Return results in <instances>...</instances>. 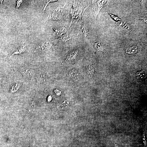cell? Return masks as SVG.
<instances>
[{"mask_svg":"<svg viewBox=\"0 0 147 147\" xmlns=\"http://www.w3.org/2000/svg\"><path fill=\"white\" fill-rule=\"evenodd\" d=\"M74 3L71 11V20L70 24V27L72 24L77 23L78 20L81 18L85 10L88 7L83 6L78 1Z\"/></svg>","mask_w":147,"mask_h":147,"instance_id":"obj_1","label":"cell"},{"mask_svg":"<svg viewBox=\"0 0 147 147\" xmlns=\"http://www.w3.org/2000/svg\"><path fill=\"white\" fill-rule=\"evenodd\" d=\"M19 71L25 79L32 80L35 77L36 72L34 69L29 67L22 66L19 68Z\"/></svg>","mask_w":147,"mask_h":147,"instance_id":"obj_2","label":"cell"},{"mask_svg":"<svg viewBox=\"0 0 147 147\" xmlns=\"http://www.w3.org/2000/svg\"><path fill=\"white\" fill-rule=\"evenodd\" d=\"M65 9L63 7H57L53 12L50 18L54 20H59L62 19L65 14Z\"/></svg>","mask_w":147,"mask_h":147,"instance_id":"obj_3","label":"cell"},{"mask_svg":"<svg viewBox=\"0 0 147 147\" xmlns=\"http://www.w3.org/2000/svg\"><path fill=\"white\" fill-rule=\"evenodd\" d=\"M52 45V44L50 42H45L37 47L35 50L34 52L48 51L51 48Z\"/></svg>","mask_w":147,"mask_h":147,"instance_id":"obj_4","label":"cell"},{"mask_svg":"<svg viewBox=\"0 0 147 147\" xmlns=\"http://www.w3.org/2000/svg\"><path fill=\"white\" fill-rule=\"evenodd\" d=\"M35 78L38 82H45L47 79L46 74L41 71H38L36 72Z\"/></svg>","mask_w":147,"mask_h":147,"instance_id":"obj_5","label":"cell"},{"mask_svg":"<svg viewBox=\"0 0 147 147\" xmlns=\"http://www.w3.org/2000/svg\"><path fill=\"white\" fill-rule=\"evenodd\" d=\"M79 52V50L78 49L73 50L66 57L65 61L66 62H68L74 59L78 55Z\"/></svg>","mask_w":147,"mask_h":147,"instance_id":"obj_6","label":"cell"},{"mask_svg":"<svg viewBox=\"0 0 147 147\" xmlns=\"http://www.w3.org/2000/svg\"><path fill=\"white\" fill-rule=\"evenodd\" d=\"M54 32V36L56 38H59L66 32V29L65 27L59 29L53 28Z\"/></svg>","mask_w":147,"mask_h":147,"instance_id":"obj_7","label":"cell"},{"mask_svg":"<svg viewBox=\"0 0 147 147\" xmlns=\"http://www.w3.org/2000/svg\"><path fill=\"white\" fill-rule=\"evenodd\" d=\"M107 1H97L98 9L94 14V16L96 18L97 17L101 9L104 6Z\"/></svg>","mask_w":147,"mask_h":147,"instance_id":"obj_8","label":"cell"},{"mask_svg":"<svg viewBox=\"0 0 147 147\" xmlns=\"http://www.w3.org/2000/svg\"><path fill=\"white\" fill-rule=\"evenodd\" d=\"M70 76L73 79L76 80H79L80 76L77 71L75 69H73L70 71L69 72Z\"/></svg>","mask_w":147,"mask_h":147,"instance_id":"obj_9","label":"cell"},{"mask_svg":"<svg viewBox=\"0 0 147 147\" xmlns=\"http://www.w3.org/2000/svg\"><path fill=\"white\" fill-rule=\"evenodd\" d=\"M138 50V48L136 45L130 46L126 49V52L129 54H134L136 53Z\"/></svg>","mask_w":147,"mask_h":147,"instance_id":"obj_10","label":"cell"},{"mask_svg":"<svg viewBox=\"0 0 147 147\" xmlns=\"http://www.w3.org/2000/svg\"><path fill=\"white\" fill-rule=\"evenodd\" d=\"M94 72V69L93 67L90 65L87 68L86 72L88 77L91 78L93 76Z\"/></svg>","mask_w":147,"mask_h":147,"instance_id":"obj_11","label":"cell"},{"mask_svg":"<svg viewBox=\"0 0 147 147\" xmlns=\"http://www.w3.org/2000/svg\"><path fill=\"white\" fill-rule=\"evenodd\" d=\"M24 43L23 45L20 47L17 50L14 51V52L12 55V56L14 55H19L23 53L25 51L26 47L24 45Z\"/></svg>","mask_w":147,"mask_h":147,"instance_id":"obj_12","label":"cell"},{"mask_svg":"<svg viewBox=\"0 0 147 147\" xmlns=\"http://www.w3.org/2000/svg\"><path fill=\"white\" fill-rule=\"evenodd\" d=\"M20 85L19 83H17L13 85L11 87L9 92L13 93L16 92L19 89Z\"/></svg>","mask_w":147,"mask_h":147,"instance_id":"obj_13","label":"cell"},{"mask_svg":"<svg viewBox=\"0 0 147 147\" xmlns=\"http://www.w3.org/2000/svg\"><path fill=\"white\" fill-rule=\"evenodd\" d=\"M81 30L84 35L86 37L87 36L88 33V29L85 23H83L81 25Z\"/></svg>","mask_w":147,"mask_h":147,"instance_id":"obj_14","label":"cell"},{"mask_svg":"<svg viewBox=\"0 0 147 147\" xmlns=\"http://www.w3.org/2000/svg\"><path fill=\"white\" fill-rule=\"evenodd\" d=\"M59 39L62 41L67 42L71 40V38L68 35H64L59 38Z\"/></svg>","mask_w":147,"mask_h":147,"instance_id":"obj_15","label":"cell"},{"mask_svg":"<svg viewBox=\"0 0 147 147\" xmlns=\"http://www.w3.org/2000/svg\"><path fill=\"white\" fill-rule=\"evenodd\" d=\"M94 46L95 49L97 50L102 51V44L101 42H99L95 43Z\"/></svg>","mask_w":147,"mask_h":147,"instance_id":"obj_16","label":"cell"},{"mask_svg":"<svg viewBox=\"0 0 147 147\" xmlns=\"http://www.w3.org/2000/svg\"><path fill=\"white\" fill-rule=\"evenodd\" d=\"M122 28L126 31H129L130 30L131 28L130 26L127 23H121L120 24Z\"/></svg>","mask_w":147,"mask_h":147,"instance_id":"obj_17","label":"cell"},{"mask_svg":"<svg viewBox=\"0 0 147 147\" xmlns=\"http://www.w3.org/2000/svg\"><path fill=\"white\" fill-rule=\"evenodd\" d=\"M57 1H47V2L46 4L45 5V7H44V8L43 10V12H45L46 9V7L48 5V4L50 3V2H56Z\"/></svg>","mask_w":147,"mask_h":147,"instance_id":"obj_18","label":"cell"},{"mask_svg":"<svg viewBox=\"0 0 147 147\" xmlns=\"http://www.w3.org/2000/svg\"><path fill=\"white\" fill-rule=\"evenodd\" d=\"M109 14L111 16L112 18L114 19L116 21H117L118 20H120V21H121V19L113 15H112L110 13H109Z\"/></svg>","mask_w":147,"mask_h":147,"instance_id":"obj_19","label":"cell"},{"mask_svg":"<svg viewBox=\"0 0 147 147\" xmlns=\"http://www.w3.org/2000/svg\"><path fill=\"white\" fill-rule=\"evenodd\" d=\"M23 2V1H18L17 2V6L16 8H18L20 6L21 3Z\"/></svg>","mask_w":147,"mask_h":147,"instance_id":"obj_20","label":"cell"},{"mask_svg":"<svg viewBox=\"0 0 147 147\" xmlns=\"http://www.w3.org/2000/svg\"><path fill=\"white\" fill-rule=\"evenodd\" d=\"M51 99H52V98H51V96H49L48 98V102H50L51 101Z\"/></svg>","mask_w":147,"mask_h":147,"instance_id":"obj_21","label":"cell"},{"mask_svg":"<svg viewBox=\"0 0 147 147\" xmlns=\"http://www.w3.org/2000/svg\"><path fill=\"white\" fill-rule=\"evenodd\" d=\"M114 147H120L119 145L115 144L114 145Z\"/></svg>","mask_w":147,"mask_h":147,"instance_id":"obj_22","label":"cell"}]
</instances>
